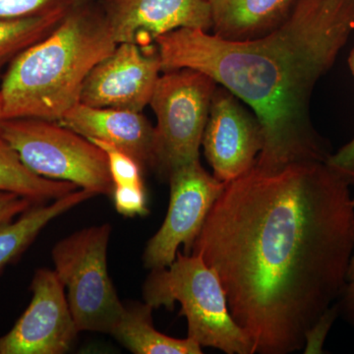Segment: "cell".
I'll list each match as a JSON object with an SVG mask.
<instances>
[{
	"instance_id": "obj_1",
	"label": "cell",
	"mask_w": 354,
	"mask_h": 354,
	"mask_svg": "<svg viewBox=\"0 0 354 354\" xmlns=\"http://www.w3.org/2000/svg\"><path fill=\"white\" fill-rule=\"evenodd\" d=\"M349 185L326 162L254 165L209 209L191 254L218 272L254 353L301 351L341 295L354 252Z\"/></svg>"
},
{
	"instance_id": "obj_5",
	"label": "cell",
	"mask_w": 354,
	"mask_h": 354,
	"mask_svg": "<svg viewBox=\"0 0 354 354\" xmlns=\"http://www.w3.org/2000/svg\"><path fill=\"white\" fill-rule=\"evenodd\" d=\"M0 135L26 167L38 176L75 184L95 196L113 194L106 153L59 121L32 118L4 120Z\"/></svg>"
},
{
	"instance_id": "obj_6",
	"label": "cell",
	"mask_w": 354,
	"mask_h": 354,
	"mask_svg": "<svg viewBox=\"0 0 354 354\" xmlns=\"http://www.w3.org/2000/svg\"><path fill=\"white\" fill-rule=\"evenodd\" d=\"M111 234L109 223L92 225L58 241L51 252L79 332L111 335L125 310L108 272Z\"/></svg>"
},
{
	"instance_id": "obj_28",
	"label": "cell",
	"mask_w": 354,
	"mask_h": 354,
	"mask_svg": "<svg viewBox=\"0 0 354 354\" xmlns=\"http://www.w3.org/2000/svg\"><path fill=\"white\" fill-rule=\"evenodd\" d=\"M76 6H81V4L85 3L86 0H74Z\"/></svg>"
},
{
	"instance_id": "obj_10",
	"label": "cell",
	"mask_w": 354,
	"mask_h": 354,
	"mask_svg": "<svg viewBox=\"0 0 354 354\" xmlns=\"http://www.w3.org/2000/svg\"><path fill=\"white\" fill-rule=\"evenodd\" d=\"M29 306L10 332L0 337V354H62L79 334L65 288L55 270L39 269Z\"/></svg>"
},
{
	"instance_id": "obj_7",
	"label": "cell",
	"mask_w": 354,
	"mask_h": 354,
	"mask_svg": "<svg viewBox=\"0 0 354 354\" xmlns=\"http://www.w3.org/2000/svg\"><path fill=\"white\" fill-rule=\"evenodd\" d=\"M151 99L156 118L153 169L167 179L199 160L200 147L218 83L198 70L162 72Z\"/></svg>"
},
{
	"instance_id": "obj_22",
	"label": "cell",
	"mask_w": 354,
	"mask_h": 354,
	"mask_svg": "<svg viewBox=\"0 0 354 354\" xmlns=\"http://www.w3.org/2000/svg\"><path fill=\"white\" fill-rule=\"evenodd\" d=\"M339 311L337 302L329 307L305 335L304 353H323L324 342Z\"/></svg>"
},
{
	"instance_id": "obj_4",
	"label": "cell",
	"mask_w": 354,
	"mask_h": 354,
	"mask_svg": "<svg viewBox=\"0 0 354 354\" xmlns=\"http://www.w3.org/2000/svg\"><path fill=\"white\" fill-rule=\"evenodd\" d=\"M146 304L174 308L187 320L188 337L227 354H254L253 342L230 315L218 272L198 254L177 252L165 269L153 270L144 286Z\"/></svg>"
},
{
	"instance_id": "obj_21",
	"label": "cell",
	"mask_w": 354,
	"mask_h": 354,
	"mask_svg": "<svg viewBox=\"0 0 354 354\" xmlns=\"http://www.w3.org/2000/svg\"><path fill=\"white\" fill-rule=\"evenodd\" d=\"M111 196L120 215L134 218L149 214L144 185L114 186Z\"/></svg>"
},
{
	"instance_id": "obj_18",
	"label": "cell",
	"mask_w": 354,
	"mask_h": 354,
	"mask_svg": "<svg viewBox=\"0 0 354 354\" xmlns=\"http://www.w3.org/2000/svg\"><path fill=\"white\" fill-rule=\"evenodd\" d=\"M71 8L55 9L14 19H0V71L29 46L50 35Z\"/></svg>"
},
{
	"instance_id": "obj_25",
	"label": "cell",
	"mask_w": 354,
	"mask_h": 354,
	"mask_svg": "<svg viewBox=\"0 0 354 354\" xmlns=\"http://www.w3.org/2000/svg\"><path fill=\"white\" fill-rule=\"evenodd\" d=\"M339 314L354 327V281L346 283L341 295L337 298Z\"/></svg>"
},
{
	"instance_id": "obj_15",
	"label": "cell",
	"mask_w": 354,
	"mask_h": 354,
	"mask_svg": "<svg viewBox=\"0 0 354 354\" xmlns=\"http://www.w3.org/2000/svg\"><path fill=\"white\" fill-rule=\"evenodd\" d=\"M78 189L50 203L36 204L15 221L0 223V272L24 252L51 221L94 197Z\"/></svg>"
},
{
	"instance_id": "obj_27",
	"label": "cell",
	"mask_w": 354,
	"mask_h": 354,
	"mask_svg": "<svg viewBox=\"0 0 354 354\" xmlns=\"http://www.w3.org/2000/svg\"><path fill=\"white\" fill-rule=\"evenodd\" d=\"M2 121H3V115H2V104L1 99H0V125H1Z\"/></svg>"
},
{
	"instance_id": "obj_3",
	"label": "cell",
	"mask_w": 354,
	"mask_h": 354,
	"mask_svg": "<svg viewBox=\"0 0 354 354\" xmlns=\"http://www.w3.org/2000/svg\"><path fill=\"white\" fill-rule=\"evenodd\" d=\"M116 46L104 13L72 7L50 35L11 62L0 88L3 120L59 121L80 102L88 73Z\"/></svg>"
},
{
	"instance_id": "obj_19",
	"label": "cell",
	"mask_w": 354,
	"mask_h": 354,
	"mask_svg": "<svg viewBox=\"0 0 354 354\" xmlns=\"http://www.w3.org/2000/svg\"><path fill=\"white\" fill-rule=\"evenodd\" d=\"M88 140L99 146L106 153L113 187L114 186L144 185L143 176H142L143 167L129 153L101 140Z\"/></svg>"
},
{
	"instance_id": "obj_23",
	"label": "cell",
	"mask_w": 354,
	"mask_h": 354,
	"mask_svg": "<svg viewBox=\"0 0 354 354\" xmlns=\"http://www.w3.org/2000/svg\"><path fill=\"white\" fill-rule=\"evenodd\" d=\"M348 65L354 76V46L349 53ZM328 165L337 174H341L349 184L354 183V137L351 142L342 147L335 153H330Z\"/></svg>"
},
{
	"instance_id": "obj_13",
	"label": "cell",
	"mask_w": 354,
	"mask_h": 354,
	"mask_svg": "<svg viewBox=\"0 0 354 354\" xmlns=\"http://www.w3.org/2000/svg\"><path fill=\"white\" fill-rule=\"evenodd\" d=\"M88 139L101 140L129 153L143 169L153 167L155 127L143 113L77 104L59 120Z\"/></svg>"
},
{
	"instance_id": "obj_26",
	"label": "cell",
	"mask_w": 354,
	"mask_h": 354,
	"mask_svg": "<svg viewBox=\"0 0 354 354\" xmlns=\"http://www.w3.org/2000/svg\"><path fill=\"white\" fill-rule=\"evenodd\" d=\"M353 202V206L354 209V198L351 200ZM354 281V252L353 258L351 260V264H349L348 272V283H353Z\"/></svg>"
},
{
	"instance_id": "obj_24",
	"label": "cell",
	"mask_w": 354,
	"mask_h": 354,
	"mask_svg": "<svg viewBox=\"0 0 354 354\" xmlns=\"http://www.w3.org/2000/svg\"><path fill=\"white\" fill-rule=\"evenodd\" d=\"M34 202L15 193L0 191V223L12 221L34 206Z\"/></svg>"
},
{
	"instance_id": "obj_12",
	"label": "cell",
	"mask_w": 354,
	"mask_h": 354,
	"mask_svg": "<svg viewBox=\"0 0 354 354\" xmlns=\"http://www.w3.org/2000/svg\"><path fill=\"white\" fill-rule=\"evenodd\" d=\"M104 16L116 44L143 48L176 30L213 27L207 0H109Z\"/></svg>"
},
{
	"instance_id": "obj_8",
	"label": "cell",
	"mask_w": 354,
	"mask_h": 354,
	"mask_svg": "<svg viewBox=\"0 0 354 354\" xmlns=\"http://www.w3.org/2000/svg\"><path fill=\"white\" fill-rule=\"evenodd\" d=\"M167 180L169 211L143 254L144 266L152 271L169 267L181 245L184 254H191L209 209L225 185L205 171L200 160L172 171Z\"/></svg>"
},
{
	"instance_id": "obj_11",
	"label": "cell",
	"mask_w": 354,
	"mask_h": 354,
	"mask_svg": "<svg viewBox=\"0 0 354 354\" xmlns=\"http://www.w3.org/2000/svg\"><path fill=\"white\" fill-rule=\"evenodd\" d=\"M162 70L156 44H118L84 82L81 104L142 113L150 104Z\"/></svg>"
},
{
	"instance_id": "obj_17",
	"label": "cell",
	"mask_w": 354,
	"mask_h": 354,
	"mask_svg": "<svg viewBox=\"0 0 354 354\" xmlns=\"http://www.w3.org/2000/svg\"><path fill=\"white\" fill-rule=\"evenodd\" d=\"M78 189L75 184L44 178L32 172L0 135V191L21 195L35 204H44Z\"/></svg>"
},
{
	"instance_id": "obj_14",
	"label": "cell",
	"mask_w": 354,
	"mask_h": 354,
	"mask_svg": "<svg viewBox=\"0 0 354 354\" xmlns=\"http://www.w3.org/2000/svg\"><path fill=\"white\" fill-rule=\"evenodd\" d=\"M214 34L230 41L260 38L279 27L297 0H207Z\"/></svg>"
},
{
	"instance_id": "obj_9",
	"label": "cell",
	"mask_w": 354,
	"mask_h": 354,
	"mask_svg": "<svg viewBox=\"0 0 354 354\" xmlns=\"http://www.w3.org/2000/svg\"><path fill=\"white\" fill-rule=\"evenodd\" d=\"M241 99L218 85L202 146L214 176L228 183L250 171L264 147V130L255 113Z\"/></svg>"
},
{
	"instance_id": "obj_16",
	"label": "cell",
	"mask_w": 354,
	"mask_h": 354,
	"mask_svg": "<svg viewBox=\"0 0 354 354\" xmlns=\"http://www.w3.org/2000/svg\"><path fill=\"white\" fill-rule=\"evenodd\" d=\"M153 307L148 304L125 306L113 335L135 354H201L202 346L190 337L179 339L162 334L153 325Z\"/></svg>"
},
{
	"instance_id": "obj_2",
	"label": "cell",
	"mask_w": 354,
	"mask_h": 354,
	"mask_svg": "<svg viewBox=\"0 0 354 354\" xmlns=\"http://www.w3.org/2000/svg\"><path fill=\"white\" fill-rule=\"evenodd\" d=\"M353 31L354 0H297L285 22L260 38L230 41L183 28L155 44L162 72L201 71L252 109L265 138L254 165L277 169L330 157L310 104Z\"/></svg>"
},
{
	"instance_id": "obj_20",
	"label": "cell",
	"mask_w": 354,
	"mask_h": 354,
	"mask_svg": "<svg viewBox=\"0 0 354 354\" xmlns=\"http://www.w3.org/2000/svg\"><path fill=\"white\" fill-rule=\"evenodd\" d=\"M74 0H0V19H14L75 6Z\"/></svg>"
}]
</instances>
